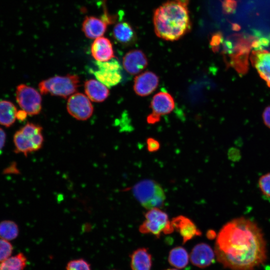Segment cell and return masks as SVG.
<instances>
[{
  "mask_svg": "<svg viewBox=\"0 0 270 270\" xmlns=\"http://www.w3.org/2000/svg\"><path fill=\"white\" fill-rule=\"evenodd\" d=\"M114 38L124 46H131L136 42L137 36L132 26L126 22L117 23L112 30Z\"/></svg>",
  "mask_w": 270,
  "mask_h": 270,
  "instance_id": "18",
  "label": "cell"
},
{
  "mask_svg": "<svg viewBox=\"0 0 270 270\" xmlns=\"http://www.w3.org/2000/svg\"><path fill=\"white\" fill-rule=\"evenodd\" d=\"M152 264V256L146 248H138L130 255L132 270H150Z\"/></svg>",
  "mask_w": 270,
  "mask_h": 270,
  "instance_id": "20",
  "label": "cell"
},
{
  "mask_svg": "<svg viewBox=\"0 0 270 270\" xmlns=\"http://www.w3.org/2000/svg\"><path fill=\"white\" fill-rule=\"evenodd\" d=\"M151 113L147 118V122L153 124L160 120L162 115L170 113L174 108V101L168 92H160L156 94L150 102Z\"/></svg>",
  "mask_w": 270,
  "mask_h": 270,
  "instance_id": "10",
  "label": "cell"
},
{
  "mask_svg": "<svg viewBox=\"0 0 270 270\" xmlns=\"http://www.w3.org/2000/svg\"><path fill=\"white\" fill-rule=\"evenodd\" d=\"M66 108L72 116L81 120L90 118L94 112L93 106L88 98L80 92L74 94L69 97Z\"/></svg>",
  "mask_w": 270,
  "mask_h": 270,
  "instance_id": "9",
  "label": "cell"
},
{
  "mask_svg": "<svg viewBox=\"0 0 270 270\" xmlns=\"http://www.w3.org/2000/svg\"><path fill=\"white\" fill-rule=\"evenodd\" d=\"M66 270H91L90 264L83 258H78L69 261Z\"/></svg>",
  "mask_w": 270,
  "mask_h": 270,
  "instance_id": "25",
  "label": "cell"
},
{
  "mask_svg": "<svg viewBox=\"0 0 270 270\" xmlns=\"http://www.w3.org/2000/svg\"><path fill=\"white\" fill-rule=\"evenodd\" d=\"M135 198L145 208L149 210L162 208L166 200V195L162 186L156 181L144 180L132 188Z\"/></svg>",
  "mask_w": 270,
  "mask_h": 270,
  "instance_id": "3",
  "label": "cell"
},
{
  "mask_svg": "<svg viewBox=\"0 0 270 270\" xmlns=\"http://www.w3.org/2000/svg\"><path fill=\"white\" fill-rule=\"evenodd\" d=\"M190 0H168L155 10L153 22L156 35L164 40L180 39L190 30Z\"/></svg>",
  "mask_w": 270,
  "mask_h": 270,
  "instance_id": "2",
  "label": "cell"
},
{
  "mask_svg": "<svg viewBox=\"0 0 270 270\" xmlns=\"http://www.w3.org/2000/svg\"><path fill=\"white\" fill-rule=\"evenodd\" d=\"M216 236V232L212 230H210L207 232L206 236L209 239L212 240Z\"/></svg>",
  "mask_w": 270,
  "mask_h": 270,
  "instance_id": "34",
  "label": "cell"
},
{
  "mask_svg": "<svg viewBox=\"0 0 270 270\" xmlns=\"http://www.w3.org/2000/svg\"><path fill=\"white\" fill-rule=\"evenodd\" d=\"M171 223L174 228L182 238L183 244L196 236H200L201 232L190 218L184 216H178L172 218Z\"/></svg>",
  "mask_w": 270,
  "mask_h": 270,
  "instance_id": "16",
  "label": "cell"
},
{
  "mask_svg": "<svg viewBox=\"0 0 270 270\" xmlns=\"http://www.w3.org/2000/svg\"><path fill=\"white\" fill-rule=\"evenodd\" d=\"M96 68L90 70L98 80L108 88L119 84L122 80V68L114 58L106 62L96 61Z\"/></svg>",
  "mask_w": 270,
  "mask_h": 270,
  "instance_id": "7",
  "label": "cell"
},
{
  "mask_svg": "<svg viewBox=\"0 0 270 270\" xmlns=\"http://www.w3.org/2000/svg\"><path fill=\"white\" fill-rule=\"evenodd\" d=\"M148 64L146 56L139 50H130L123 58V66L125 70L131 74H136L142 72Z\"/></svg>",
  "mask_w": 270,
  "mask_h": 270,
  "instance_id": "14",
  "label": "cell"
},
{
  "mask_svg": "<svg viewBox=\"0 0 270 270\" xmlns=\"http://www.w3.org/2000/svg\"><path fill=\"white\" fill-rule=\"evenodd\" d=\"M217 260L232 270H253L266 259V243L261 230L244 218L226 223L216 242Z\"/></svg>",
  "mask_w": 270,
  "mask_h": 270,
  "instance_id": "1",
  "label": "cell"
},
{
  "mask_svg": "<svg viewBox=\"0 0 270 270\" xmlns=\"http://www.w3.org/2000/svg\"><path fill=\"white\" fill-rule=\"evenodd\" d=\"M165 270H178L175 269V268H168Z\"/></svg>",
  "mask_w": 270,
  "mask_h": 270,
  "instance_id": "35",
  "label": "cell"
},
{
  "mask_svg": "<svg viewBox=\"0 0 270 270\" xmlns=\"http://www.w3.org/2000/svg\"><path fill=\"white\" fill-rule=\"evenodd\" d=\"M12 251V244L8 240L0 238V262L10 257Z\"/></svg>",
  "mask_w": 270,
  "mask_h": 270,
  "instance_id": "26",
  "label": "cell"
},
{
  "mask_svg": "<svg viewBox=\"0 0 270 270\" xmlns=\"http://www.w3.org/2000/svg\"><path fill=\"white\" fill-rule=\"evenodd\" d=\"M112 18L106 14L101 18L86 16L82 23V31L86 37L90 39L102 36L106 30L108 25L113 21Z\"/></svg>",
  "mask_w": 270,
  "mask_h": 270,
  "instance_id": "11",
  "label": "cell"
},
{
  "mask_svg": "<svg viewBox=\"0 0 270 270\" xmlns=\"http://www.w3.org/2000/svg\"><path fill=\"white\" fill-rule=\"evenodd\" d=\"M42 129L38 124L28 122L18 130L14 136V152L27 156L28 154L40 150L44 142Z\"/></svg>",
  "mask_w": 270,
  "mask_h": 270,
  "instance_id": "4",
  "label": "cell"
},
{
  "mask_svg": "<svg viewBox=\"0 0 270 270\" xmlns=\"http://www.w3.org/2000/svg\"><path fill=\"white\" fill-rule=\"evenodd\" d=\"M26 264V256L20 252L0 262V270H24Z\"/></svg>",
  "mask_w": 270,
  "mask_h": 270,
  "instance_id": "23",
  "label": "cell"
},
{
  "mask_svg": "<svg viewBox=\"0 0 270 270\" xmlns=\"http://www.w3.org/2000/svg\"><path fill=\"white\" fill-rule=\"evenodd\" d=\"M262 118L264 124L270 128V106L266 107L264 111Z\"/></svg>",
  "mask_w": 270,
  "mask_h": 270,
  "instance_id": "31",
  "label": "cell"
},
{
  "mask_svg": "<svg viewBox=\"0 0 270 270\" xmlns=\"http://www.w3.org/2000/svg\"><path fill=\"white\" fill-rule=\"evenodd\" d=\"M17 110L10 101L0 100V124L6 127L12 126L16 119Z\"/></svg>",
  "mask_w": 270,
  "mask_h": 270,
  "instance_id": "21",
  "label": "cell"
},
{
  "mask_svg": "<svg viewBox=\"0 0 270 270\" xmlns=\"http://www.w3.org/2000/svg\"><path fill=\"white\" fill-rule=\"evenodd\" d=\"M16 100L20 106L28 114L36 115L41 111V96L31 86L24 84L18 85L16 90Z\"/></svg>",
  "mask_w": 270,
  "mask_h": 270,
  "instance_id": "8",
  "label": "cell"
},
{
  "mask_svg": "<svg viewBox=\"0 0 270 270\" xmlns=\"http://www.w3.org/2000/svg\"><path fill=\"white\" fill-rule=\"evenodd\" d=\"M188 254L186 249L182 246H177L170 250L168 260L173 266L178 268H183L188 264Z\"/></svg>",
  "mask_w": 270,
  "mask_h": 270,
  "instance_id": "22",
  "label": "cell"
},
{
  "mask_svg": "<svg viewBox=\"0 0 270 270\" xmlns=\"http://www.w3.org/2000/svg\"><path fill=\"white\" fill-rule=\"evenodd\" d=\"M91 54L98 62H106L114 58L110 40L104 36L96 38L91 46Z\"/></svg>",
  "mask_w": 270,
  "mask_h": 270,
  "instance_id": "17",
  "label": "cell"
},
{
  "mask_svg": "<svg viewBox=\"0 0 270 270\" xmlns=\"http://www.w3.org/2000/svg\"><path fill=\"white\" fill-rule=\"evenodd\" d=\"M6 138V134L4 131L0 128V154L2 152V150L4 147Z\"/></svg>",
  "mask_w": 270,
  "mask_h": 270,
  "instance_id": "32",
  "label": "cell"
},
{
  "mask_svg": "<svg viewBox=\"0 0 270 270\" xmlns=\"http://www.w3.org/2000/svg\"><path fill=\"white\" fill-rule=\"evenodd\" d=\"M80 84V78L77 75L58 76L41 81L38 88L42 94L66 98L76 92Z\"/></svg>",
  "mask_w": 270,
  "mask_h": 270,
  "instance_id": "5",
  "label": "cell"
},
{
  "mask_svg": "<svg viewBox=\"0 0 270 270\" xmlns=\"http://www.w3.org/2000/svg\"><path fill=\"white\" fill-rule=\"evenodd\" d=\"M84 89L90 100L94 102H102L109 95V90L104 84L96 80L91 79L85 82Z\"/></svg>",
  "mask_w": 270,
  "mask_h": 270,
  "instance_id": "19",
  "label": "cell"
},
{
  "mask_svg": "<svg viewBox=\"0 0 270 270\" xmlns=\"http://www.w3.org/2000/svg\"><path fill=\"white\" fill-rule=\"evenodd\" d=\"M144 217L145 220L139 227V231L142 234H151L159 238L162 232L170 234L174 231L168 214L160 208L149 210Z\"/></svg>",
  "mask_w": 270,
  "mask_h": 270,
  "instance_id": "6",
  "label": "cell"
},
{
  "mask_svg": "<svg viewBox=\"0 0 270 270\" xmlns=\"http://www.w3.org/2000/svg\"><path fill=\"white\" fill-rule=\"evenodd\" d=\"M147 148L150 152H155L160 148V142L156 140L149 138L146 140Z\"/></svg>",
  "mask_w": 270,
  "mask_h": 270,
  "instance_id": "28",
  "label": "cell"
},
{
  "mask_svg": "<svg viewBox=\"0 0 270 270\" xmlns=\"http://www.w3.org/2000/svg\"><path fill=\"white\" fill-rule=\"evenodd\" d=\"M158 82L156 74L152 72H145L135 77L134 90L140 96H147L156 90Z\"/></svg>",
  "mask_w": 270,
  "mask_h": 270,
  "instance_id": "12",
  "label": "cell"
},
{
  "mask_svg": "<svg viewBox=\"0 0 270 270\" xmlns=\"http://www.w3.org/2000/svg\"><path fill=\"white\" fill-rule=\"evenodd\" d=\"M216 254L211 247L205 243L196 245L190 254V260L194 266L205 268L212 264Z\"/></svg>",
  "mask_w": 270,
  "mask_h": 270,
  "instance_id": "13",
  "label": "cell"
},
{
  "mask_svg": "<svg viewBox=\"0 0 270 270\" xmlns=\"http://www.w3.org/2000/svg\"><path fill=\"white\" fill-rule=\"evenodd\" d=\"M236 6V2L234 0H225L222 5L224 10L228 14L233 12Z\"/></svg>",
  "mask_w": 270,
  "mask_h": 270,
  "instance_id": "29",
  "label": "cell"
},
{
  "mask_svg": "<svg viewBox=\"0 0 270 270\" xmlns=\"http://www.w3.org/2000/svg\"><path fill=\"white\" fill-rule=\"evenodd\" d=\"M28 114L24 110H20L17 112L16 118L20 121L25 120Z\"/></svg>",
  "mask_w": 270,
  "mask_h": 270,
  "instance_id": "33",
  "label": "cell"
},
{
  "mask_svg": "<svg viewBox=\"0 0 270 270\" xmlns=\"http://www.w3.org/2000/svg\"><path fill=\"white\" fill-rule=\"evenodd\" d=\"M18 228L17 224L11 220H4L0 222V238L12 240L18 235Z\"/></svg>",
  "mask_w": 270,
  "mask_h": 270,
  "instance_id": "24",
  "label": "cell"
},
{
  "mask_svg": "<svg viewBox=\"0 0 270 270\" xmlns=\"http://www.w3.org/2000/svg\"><path fill=\"white\" fill-rule=\"evenodd\" d=\"M222 36L218 34L212 36L210 44L214 52H216L218 50V48L222 42Z\"/></svg>",
  "mask_w": 270,
  "mask_h": 270,
  "instance_id": "30",
  "label": "cell"
},
{
  "mask_svg": "<svg viewBox=\"0 0 270 270\" xmlns=\"http://www.w3.org/2000/svg\"><path fill=\"white\" fill-rule=\"evenodd\" d=\"M258 186L264 195L270 198V172L263 175L260 178Z\"/></svg>",
  "mask_w": 270,
  "mask_h": 270,
  "instance_id": "27",
  "label": "cell"
},
{
  "mask_svg": "<svg viewBox=\"0 0 270 270\" xmlns=\"http://www.w3.org/2000/svg\"><path fill=\"white\" fill-rule=\"evenodd\" d=\"M250 60L260 76L270 88V52L255 50L252 52Z\"/></svg>",
  "mask_w": 270,
  "mask_h": 270,
  "instance_id": "15",
  "label": "cell"
}]
</instances>
